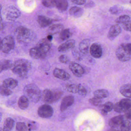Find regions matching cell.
<instances>
[{"label": "cell", "mask_w": 131, "mask_h": 131, "mask_svg": "<svg viewBox=\"0 0 131 131\" xmlns=\"http://www.w3.org/2000/svg\"><path fill=\"white\" fill-rule=\"evenodd\" d=\"M51 42L46 39L40 40L35 47L29 51L30 56L33 59H43L47 56L51 48Z\"/></svg>", "instance_id": "1"}, {"label": "cell", "mask_w": 131, "mask_h": 131, "mask_svg": "<svg viewBox=\"0 0 131 131\" xmlns=\"http://www.w3.org/2000/svg\"><path fill=\"white\" fill-rule=\"evenodd\" d=\"M32 64L29 60L20 59L12 63L10 69L12 72L21 78L25 77L31 69Z\"/></svg>", "instance_id": "2"}, {"label": "cell", "mask_w": 131, "mask_h": 131, "mask_svg": "<svg viewBox=\"0 0 131 131\" xmlns=\"http://www.w3.org/2000/svg\"><path fill=\"white\" fill-rule=\"evenodd\" d=\"M63 93L62 91L59 89H46L41 94V98L45 103L52 104L59 101Z\"/></svg>", "instance_id": "3"}, {"label": "cell", "mask_w": 131, "mask_h": 131, "mask_svg": "<svg viewBox=\"0 0 131 131\" xmlns=\"http://www.w3.org/2000/svg\"><path fill=\"white\" fill-rule=\"evenodd\" d=\"M23 91L24 95L34 103L38 102L41 98L42 93L39 88L33 83L26 85L24 87Z\"/></svg>", "instance_id": "4"}, {"label": "cell", "mask_w": 131, "mask_h": 131, "mask_svg": "<svg viewBox=\"0 0 131 131\" xmlns=\"http://www.w3.org/2000/svg\"><path fill=\"white\" fill-rule=\"evenodd\" d=\"M131 43H122L119 45L116 49V55L119 61L126 62L131 59Z\"/></svg>", "instance_id": "5"}, {"label": "cell", "mask_w": 131, "mask_h": 131, "mask_svg": "<svg viewBox=\"0 0 131 131\" xmlns=\"http://www.w3.org/2000/svg\"><path fill=\"white\" fill-rule=\"evenodd\" d=\"M17 41L22 43H28L32 39V34L30 30L23 26H20L16 30Z\"/></svg>", "instance_id": "6"}, {"label": "cell", "mask_w": 131, "mask_h": 131, "mask_svg": "<svg viewBox=\"0 0 131 131\" xmlns=\"http://www.w3.org/2000/svg\"><path fill=\"white\" fill-rule=\"evenodd\" d=\"M131 100L128 99H123L113 105L114 111L118 113L125 112L131 109Z\"/></svg>", "instance_id": "7"}, {"label": "cell", "mask_w": 131, "mask_h": 131, "mask_svg": "<svg viewBox=\"0 0 131 131\" xmlns=\"http://www.w3.org/2000/svg\"><path fill=\"white\" fill-rule=\"evenodd\" d=\"M15 40L13 37L8 36L5 37L2 41V50L5 53H8L14 49Z\"/></svg>", "instance_id": "8"}, {"label": "cell", "mask_w": 131, "mask_h": 131, "mask_svg": "<svg viewBox=\"0 0 131 131\" xmlns=\"http://www.w3.org/2000/svg\"><path fill=\"white\" fill-rule=\"evenodd\" d=\"M116 23L118 24L124 30L131 31V18L128 15H124L117 18Z\"/></svg>", "instance_id": "9"}, {"label": "cell", "mask_w": 131, "mask_h": 131, "mask_svg": "<svg viewBox=\"0 0 131 131\" xmlns=\"http://www.w3.org/2000/svg\"><path fill=\"white\" fill-rule=\"evenodd\" d=\"M38 115L41 118H48L53 115V110L52 106L48 104L40 106L37 111Z\"/></svg>", "instance_id": "10"}, {"label": "cell", "mask_w": 131, "mask_h": 131, "mask_svg": "<svg viewBox=\"0 0 131 131\" xmlns=\"http://www.w3.org/2000/svg\"><path fill=\"white\" fill-rule=\"evenodd\" d=\"M21 14L20 10L14 6H10L5 12V17L9 21H14L19 17Z\"/></svg>", "instance_id": "11"}, {"label": "cell", "mask_w": 131, "mask_h": 131, "mask_svg": "<svg viewBox=\"0 0 131 131\" xmlns=\"http://www.w3.org/2000/svg\"><path fill=\"white\" fill-rule=\"evenodd\" d=\"M69 68L72 73L77 77H81L85 73L83 67L77 63L74 62L70 63Z\"/></svg>", "instance_id": "12"}, {"label": "cell", "mask_w": 131, "mask_h": 131, "mask_svg": "<svg viewBox=\"0 0 131 131\" xmlns=\"http://www.w3.org/2000/svg\"><path fill=\"white\" fill-rule=\"evenodd\" d=\"M126 117L125 115H120L112 118L109 122V125L112 128H117L122 125Z\"/></svg>", "instance_id": "13"}, {"label": "cell", "mask_w": 131, "mask_h": 131, "mask_svg": "<svg viewBox=\"0 0 131 131\" xmlns=\"http://www.w3.org/2000/svg\"><path fill=\"white\" fill-rule=\"evenodd\" d=\"M74 98L73 96H66L63 98L61 102L60 110L62 112L66 111L69 107L74 103Z\"/></svg>", "instance_id": "14"}, {"label": "cell", "mask_w": 131, "mask_h": 131, "mask_svg": "<svg viewBox=\"0 0 131 131\" xmlns=\"http://www.w3.org/2000/svg\"><path fill=\"white\" fill-rule=\"evenodd\" d=\"M122 32V28L118 24L112 25L109 30L108 38L110 40H113L118 37Z\"/></svg>", "instance_id": "15"}, {"label": "cell", "mask_w": 131, "mask_h": 131, "mask_svg": "<svg viewBox=\"0 0 131 131\" xmlns=\"http://www.w3.org/2000/svg\"><path fill=\"white\" fill-rule=\"evenodd\" d=\"M91 56L95 58H100L102 55V49L101 46L97 43H93L91 45L90 49Z\"/></svg>", "instance_id": "16"}, {"label": "cell", "mask_w": 131, "mask_h": 131, "mask_svg": "<svg viewBox=\"0 0 131 131\" xmlns=\"http://www.w3.org/2000/svg\"><path fill=\"white\" fill-rule=\"evenodd\" d=\"M75 45V41L73 39L67 40L62 43L58 47V50L59 52H65L73 49Z\"/></svg>", "instance_id": "17"}, {"label": "cell", "mask_w": 131, "mask_h": 131, "mask_svg": "<svg viewBox=\"0 0 131 131\" xmlns=\"http://www.w3.org/2000/svg\"><path fill=\"white\" fill-rule=\"evenodd\" d=\"M53 75L56 78L64 81L68 80L70 78V75L67 72L57 68L53 70Z\"/></svg>", "instance_id": "18"}, {"label": "cell", "mask_w": 131, "mask_h": 131, "mask_svg": "<svg viewBox=\"0 0 131 131\" xmlns=\"http://www.w3.org/2000/svg\"><path fill=\"white\" fill-rule=\"evenodd\" d=\"M53 21V20L44 16H39L37 17L38 24L42 28H45L50 26Z\"/></svg>", "instance_id": "19"}, {"label": "cell", "mask_w": 131, "mask_h": 131, "mask_svg": "<svg viewBox=\"0 0 131 131\" xmlns=\"http://www.w3.org/2000/svg\"><path fill=\"white\" fill-rule=\"evenodd\" d=\"M54 6L61 12H64L67 10L69 6L67 0H53Z\"/></svg>", "instance_id": "20"}, {"label": "cell", "mask_w": 131, "mask_h": 131, "mask_svg": "<svg viewBox=\"0 0 131 131\" xmlns=\"http://www.w3.org/2000/svg\"><path fill=\"white\" fill-rule=\"evenodd\" d=\"M90 41L89 39L83 40L79 44V48L82 53L86 54L89 53Z\"/></svg>", "instance_id": "21"}, {"label": "cell", "mask_w": 131, "mask_h": 131, "mask_svg": "<svg viewBox=\"0 0 131 131\" xmlns=\"http://www.w3.org/2000/svg\"><path fill=\"white\" fill-rule=\"evenodd\" d=\"M84 13L83 9L78 7H71L69 10V14L75 18H79L82 16Z\"/></svg>", "instance_id": "22"}, {"label": "cell", "mask_w": 131, "mask_h": 131, "mask_svg": "<svg viewBox=\"0 0 131 131\" xmlns=\"http://www.w3.org/2000/svg\"><path fill=\"white\" fill-rule=\"evenodd\" d=\"M119 91L121 94L125 97L131 98V85L129 83L122 86L119 89Z\"/></svg>", "instance_id": "23"}, {"label": "cell", "mask_w": 131, "mask_h": 131, "mask_svg": "<svg viewBox=\"0 0 131 131\" xmlns=\"http://www.w3.org/2000/svg\"><path fill=\"white\" fill-rule=\"evenodd\" d=\"M29 104V99L25 95L20 96L18 101V106L22 110H25L28 108Z\"/></svg>", "instance_id": "24"}, {"label": "cell", "mask_w": 131, "mask_h": 131, "mask_svg": "<svg viewBox=\"0 0 131 131\" xmlns=\"http://www.w3.org/2000/svg\"><path fill=\"white\" fill-rule=\"evenodd\" d=\"M15 121L10 117L7 118L4 124L3 130L5 131H11L14 127Z\"/></svg>", "instance_id": "25"}, {"label": "cell", "mask_w": 131, "mask_h": 131, "mask_svg": "<svg viewBox=\"0 0 131 131\" xmlns=\"http://www.w3.org/2000/svg\"><path fill=\"white\" fill-rule=\"evenodd\" d=\"M63 27V26L62 24H53L49 27L48 29V32L51 35L57 34L62 31Z\"/></svg>", "instance_id": "26"}, {"label": "cell", "mask_w": 131, "mask_h": 131, "mask_svg": "<svg viewBox=\"0 0 131 131\" xmlns=\"http://www.w3.org/2000/svg\"><path fill=\"white\" fill-rule=\"evenodd\" d=\"M3 85L9 89H14L18 86V82L15 79L8 78L3 81Z\"/></svg>", "instance_id": "27"}, {"label": "cell", "mask_w": 131, "mask_h": 131, "mask_svg": "<svg viewBox=\"0 0 131 131\" xmlns=\"http://www.w3.org/2000/svg\"><path fill=\"white\" fill-rule=\"evenodd\" d=\"M11 65V61L9 60H0V73L10 68Z\"/></svg>", "instance_id": "28"}, {"label": "cell", "mask_w": 131, "mask_h": 131, "mask_svg": "<svg viewBox=\"0 0 131 131\" xmlns=\"http://www.w3.org/2000/svg\"><path fill=\"white\" fill-rule=\"evenodd\" d=\"M72 35V33L69 29H62L60 32L59 37L62 41L67 40L69 39Z\"/></svg>", "instance_id": "29"}, {"label": "cell", "mask_w": 131, "mask_h": 131, "mask_svg": "<svg viewBox=\"0 0 131 131\" xmlns=\"http://www.w3.org/2000/svg\"><path fill=\"white\" fill-rule=\"evenodd\" d=\"M109 95V93L108 90L105 89L97 90L94 93V96L100 99L106 98Z\"/></svg>", "instance_id": "30"}, {"label": "cell", "mask_w": 131, "mask_h": 131, "mask_svg": "<svg viewBox=\"0 0 131 131\" xmlns=\"http://www.w3.org/2000/svg\"><path fill=\"white\" fill-rule=\"evenodd\" d=\"M80 84H69L66 85V89L68 92L73 93H79Z\"/></svg>", "instance_id": "31"}, {"label": "cell", "mask_w": 131, "mask_h": 131, "mask_svg": "<svg viewBox=\"0 0 131 131\" xmlns=\"http://www.w3.org/2000/svg\"><path fill=\"white\" fill-rule=\"evenodd\" d=\"M12 93L13 92L9 88L3 85H0V95L4 96H8L11 95Z\"/></svg>", "instance_id": "32"}, {"label": "cell", "mask_w": 131, "mask_h": 131, "mask_svg": "<svg viewBox=\"0 0 131 131\" xmlns=\"http://www.w3.org/2000/svg\"><path fill=\"white\" fill-rule=\"evenodd\" d=\"M89 102L90 103L95 106H101L102 103V99L99 98V97L94 96L91 99H90Z\"/></svg>", "instance_id": "33"}, {"label": "cell", "mask_w": 131, "mask_h": 131, "mask_svg": "<svg viewBox=\"0 0 131 131\" xmlns=\"http://www.w3.org/2000/svg\"><path fill=\"white\" fill-rule=\"evenodd\" d=\"M101 106H102V109L108 113L113 109V104L111 102H108L104 105H101Z\"/></svg>", "instance_id": "34"}, {"label": "cell", "mask_w": 131, "mask_h": 131, "mask_svg": "<svg viewBox=\"0 0 131 131\" xmlns=\"http://www.w3.org/2000/svg\"><path fill=\"white\" fill-rule=\"evenodd\" d=\"M122 11V7L119 6H113L110 9L109 11L111 14L113 15H116L120 13Z\"/></svg>", "instance_id": "35"}, {"label": "cell", "mask_w": 131, "mask_h": 131, "mask_svg": "<svg viewBox=\"0 0 131 131\" xmlns=\"http://www.w3.org/2000/svg\"><path fill=\"white\" fill-rule=\"evenodd\" d=\"M16 129L17 131H25L27 130V128L25 123L19 122L16 123Z\"/></svg>", "instance_id": "36"}, {"label": "cell", "mask_w": 131, "mask_h": 131, "mask_svg": "<svg viewBox=\"0 0 131 131\" xmlns=\"http://www.w3.org/2000/svg\"><path fill=\"white\" fill-rule=\"evenodd\" d=\"M42 3L44 7L48 8H51L55 7L53 0H42Z\"/></svg>", "instance_id": "37"}, {"label": "cell", "mask_w": 131, "mask_h": 131, "mask_svg": "<svg viewBox=\"0 0 131 131\" xmlns=\"http://www.w3.org/2000/svg\"><path fill=\"white\" fill-rule=\"evenodd\" d=\"M59 60L62 63H68L70 62L69 58L66 55H61L59 57Z\"/></svg>", "instance_id": "38"}, {"label": "cell", "mask_w": 131, "mask_h": 131, "mask_svg": "<svg viewBox=\"0 0 131 131\" xmlns=\"http://www.w3.org/2000/svg\"><path fill=\"white\" fill-rule=\"evenodd\" d=\"M2 10V6L0 4V30H3L5 28V24L4 23L2 16H1V13Z\"/></svg>", "instance_id": "39"}, {"label": "cell", "mask_w": 131, "mask_h": 131, "mask_svg": "<svg viewBox=\"0 0 131 131\" xmlns=\"http://www.w3.org/2000/svg\"><path fill=\"white\" fill-rule=\"evenodd\" d=\"M87 93V91L86 89L82 85H80L79 91L78 94L81 96H85Z\"/></svg>", "instance_id": "40"}, {"label": "cell", "mask_w": 131, "mask_h": 131, "mask_svg": "<svg viewBox=\"0 0 131 131\" xmlns=\"http://www.w3.org/2000/svg\"><path fill=\"white\" fill-rule=\"evenodd\" d=\"M71 1L75 4L79 5H82L85 4L86 0H71Z\"/></svg>", "instance_id": "41"}, {"label": "cell", "mask_w": 131, "mask_h": 131, "mask_svg": "<svg viewBox=\"0 0 131 131\" xmlns=\"http://www.w3.org/2000/svg\"><path fill=\"white\" fill-rule=\"evenodd\" d=\"M95 6V3L93 1H90L86 4L85 5V7L86 8H92L94 7Z\"/></svg>", "instance_id": "42"}, {"label": "cell", "mask_w": 131, "mask_h": 131, "mask_svg": "<svg viewBox=\"0 0 131 131\" xmlns=\"http://www.w3.org/2000/svg\"><path fill=\"white\" fill-rule=\"evenodd\" d=\"M47 39L49 40V41L51 42V40H52L53 39L52 36V35H51V34H49V35L47 36Z\"/></svg>", "instance_id": "43"}, {"label": "cell", "mask_w": 131, "mask_h": 131, "mask_svg": "<svg viewBox=\"0 0 131 131\" xmlns=\"http://www.w3.org/2000/svg\"><path fill=\"white\" fill-rule=\"evenodd\" d=\"M2 41H3V40L0 37V51L2 50Z\"/></svg>", "instance_id": "44"}]
</instances>
